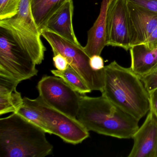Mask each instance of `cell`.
<instances>
[{"instance_id":"ac0fdd59","label":"cell","mask_w":157,"mask_h":157,"mask_svg":"<svg viewBox=\"0 0 157 157\" xmlns=\"http://www.w3.org/2000/svg\"><path fill=\"white\" fill-rule=\"evenodd\" d=\"M17 113L41 128L46 133L49 134L48 128L44 118L41 114L34 109L25 105L24 103L23 105L20 108Z\"/></svg>"},{"instance_id":"e0dca14e","label":"cell","mask_w":157,"mask_h":157,"mask_svg":"<svg viewBox=\"0 0 157 157\" xmlns=\"http://www.w3.org/2000/svg\"><path fill=\"white\" fill-rule=\"evenodd\" d=\"M24 105V98L16 90L9 93L0 94V115L17 113Z\"/></svg>"},{"instance_id":"44dd1931","label":"cell","mask_w":157,"mask_h":157,"mask_svg":"<svg viewBox=\"0 0 157 157\" xmlns=\"http://www.w3.org/2000/svg\"><path fill=\"white\" fill-rule=\"evenodd\" d=\"M20 82L14 79L0 76V94L9 93L16 90Z\"/></svg>"},{"instance_id":"d4e9b609","label":"cell","mask_w":157,"mask_h":157,"mask_svg":"<svg viewBox=\"0 0 157 157\" xmlns=\"http://www.w3.org/2000/svg\"><path fill=\"white\" fill-rule=\"evenodd\" d=\"M144 44L151 49L157 48V27Z\"/></svg>"},{"instance_id":"5b68a950","label":"cell","mask_w":157,"mask_h":157,"mask_svg":"<svg viewBox=\"0 0 157 157\" xmlns=\"http://www.w3.org/2000/svg\"><path fill=\"white\" fill-rule=\"evenodd\" d=\"M41 36L49 43L54 55L60 54L65 57L69 66L82 78L91 91H103L105 80V67L93 70L90 66V57L80 44H76L56 33L44 30Z\"/></svg>"},{"instance_id":"2e32d148","label":"cell","mask_w":157,"mask_h":157,"mask_svg":"<svg viewBox=\"0 0 157 157\" xmlns=\"http://www.w3.org/2000/svg\"><path fill=\"white\" fill-rule=\"evenodd\" d=\"M51 71L54 76L61 78L68 85L81 95H85L92 91L79 74L70 66L64 71L52 70Z\"/></svg>"},{"instance_id":"7402d4cb","label":"cell","mask_w":157,"mask_h":157,"mask_svg":"<svg viewBox=\"0 0 157 157\" xmlns=\"http://www.w3.org/2000/svg\"><path fill=\"white\" fill-rule=\"evenodd\" d=\"M128 2L157 13V0H127Z\"/></svg>"},{"instance_id":"9c48e42d","label":"cell","mask_w":157,"mask_h":157,"mask_svg":"<svg viewBox=\"0 0 157 157\" xmlns=\"http://www.w3.org/2000/svg\"><path fill=\"white\" fill-rule=\"evenodd\" d=\"M106 45L129 50L130 27L127 0H110L106 13Z\"/></svg>"},{"instance_id":"3957f363","label":"cell","mask_w":157,"mask_h":157,"mask_svg":"<svg viewBox=\"0 0 157 157\" xmlns=\"http://www.w3.org/2000/svg\"><path fill=\"white\" fill-rule=\"evenodd\" d=\"M105 71L102 96L140 121L150 110L149 94L140 78L116 61L105 66Z\"/></svg>"},{"instance_id":"484cf974","label":"cell","mask_w":157,"mask_h":157,"mask_svg":"<svg viewBox=\"0 0 157 157\" xmlns=\"http://www.w3.org/2000/svg\"><path fill=\"white\" fill-rule=\"evenodd\" d=\"M150 102V109L157 117V89L149 93Z\"/></svg>"},{"instance_id":"52a82bcc","label":"cell","mask_w":157,"mask_h":157,"mask_svg":"<svg viewBox=\"0 0 157 157\" xmlns=\"http://www.w3.org/2000/svg\"><path fill=\"white\" fill-rule=\"evenodd\" d=\"M36 65L10 33L0 27V76L21 82L37 75Z\"/></svg>"},{"instance_id":"8fae6325","label":"cell","mask_w":157,"mask_h":157,"mask_svg":"<svg viewBox=\"0 0 157 157\" xmlns=\"http://www.w3.org/2000/svg\"><path fill=\"white\" fill-rule=\"evenodd\" d=\"M128 157H157V117L151 110L133 137Z\"/></svg>"},{"instance_id":"d6986e66","label":"cell","mask_w":157,"mask_h":157,"mask_svg":"<svg viewBox=\"0 0 157 157\" xmlns=\"http://www.w3.org/2000/svg\"><path fill=\"white\" fill-rule=\"evenodd\" d=\"M21 2V0H0V21L16 15Z\"/></svg>"},{"instance_id":"5bb4252c","label":"cell","mask_w":157,"mask_h":157,"mask_svg":"<svg viewBox=\"0 0 157 157\" xmlns=\"http://www.w3.org/2000/svg\"><path fill=\"white\" fill-rule=\"evenodd\" d=\"M131 56L130 69L140 77L157 67V48L151 49L145 44L133 46L129 49Z\"/></svg>"},{"instance_id":"30bf717a","label":"cell","mask_w":157,"mask_h":157,"mask_svg":"<svg viewBox=\"0 0 157 157\" xmlns=\"http://www.w3.org/2000/svg\"><path fill=\"white\" fill-rule=\"evenodd\" d=\"M130 46L145 44L157 27V13L127 1Z\"/></svg>"},{"instance_id":"277c9868","label":"cell","mask_w":157,"mask_h":157,"mask_svg":"<svg viewBox=\"0 0 157 157\" xmlns=\"http://www.w3.org/2000/svg\"><path fill=\"white\" fill-rule=\"evenodd\" d=\"M0 27L10 33L36 65L42 63L46 48L32 13L30 0H21L17 14L9 19L1 20Z\"/></svg>"},{"instance_id":"4fadbf2b","label":"cell","mask_w":157,"mask_h":157,"mask_svg":"<svg viewBox=\"0 0 157 157\" xmlns=\"http://www.w3.org/2000/svg\"><path fill=\"white\" fill-rule=\"evenodd\" d=\"M110 0H102L97 20L88 33V39L84 49L89 57L101 56L106 45V13Z\"/></svg>"},{"instance_id":"ba28073f","label":"cell","mask_w":157,"mask_h":157,"mask_svg":"<svg viewBox=\"0 0 157 157\" xmlns=\"http://www.w3.org/2000/svg\"><path fill=\"white\" fill-rule=\"evenodd\" d=\"M39 96L48 105L72 118H77L81 94L61 78L44 76L38 82Z\"/></svg>"},{"instance_id":"9a60e30c","label":"cell","mask_w":157,"mask_h":157,"mask_svg":"<svg viewBox=\"0 0 157 157\" xmlns=\"http://www.w3.org/2000/svg\"><path fill=\"white\" fill-rule=\"evenodd\" d=\"M67 1L30 0L32 13L41 33L48 19Z\"/></svg>"},{"instance_id":"ffe728a7","label":"cell","mask_w":157,"mask_h":157,"mask_svg":"<svg viewBox=\"0 0 157 157\" xmlns=\"http://www.w3.org/2000/svg\"><path fill=\"white\" fill-rule=\"evenodd\" d=\"M139 77L148 93L157 89V67L149 73Z\"/></svg>"},{"instance_id":"7a4b0ae2","label":"cell","mask_w":157,"mask_h":157,"mask_svg":"<svg viewBox=\"0 0 157 157\" xmlns=\"http://www.w3.org/2000/svg\"><path fill=\"white\" fill-rule=\"evenodd\" d=\"M41 128L17 113L0 119V157H44L53 146Z\"/></svg>"},{"instance_id":"6da1fadb","label":"cell","mask_w":157,"mask_h":157,"mask_svg":"<svg viewBox=\"0 0 157 157\" xmlns=\"http://www.w3.org/2000/svg\"><path fill=\"white\" fill-rule=\"evenodd\" d=\"M77 119L88 131L118 139L132 138L139 121L103 96L81 95Z\"/></svg>"},{"instance_id":"cb8c5ba5","label":"cell","mask_w":157,"mask_h":157,"mask_svg":"<svg viewBox=\"0 0 157 157\" xmlns=\"http://www.w3.org/2000/svg\"><path fill=\"white\" fill-rule=\"evenodd\" d=\"M90 66L93 70L98 71L105 67L104 62L100 55H94L90 58Z\"/></svg>"},{"instance_id":"603a6c76","label":"cell","mask_w":157,"mask_h":157,"mask_svg":"<svg viewBox=\"0 0 157 157\" xmlns=\"http://www.w3.org/2000/svg\"><path fill=\"white\" fill-rule=\"evenodd\" d=\"M53 62L56 70L60 71H64L69 67L67 59L60 54L54 55Z\"/></svg>"},{"instance_id":"7c38bea8","label":"cell","mask_w":157,"mask_h":157,"mask_svg":"<svg viewBox=\"0 0 157 157\" xmlns=\"http://www.w3.org/2000/svg\"><path fill=\"white\" fill-rule=\"evenodd\" d=\"M73 10V1L68 0L48 19L44 30L52 32L76 44H80L72 25Z\"/></svg>"},{"instance_id":"8992f818","label":"cell","mask_w":157,"mask_h":157,"mask_svg":"<svg viewBox=\"0 0 157 157\" xmlns=\"http://www.w3.org/2000/svg\"><path fill=\"white\" fill-rule=\"evenodd\" d=\"M24 103L39 113L49 131L63 141L73 145L82 143L90 136L89 131L77 118H72L46 103L41 97L24 98Z\"/></svg>"}]
</instances>
